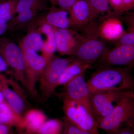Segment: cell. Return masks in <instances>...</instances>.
Returning a JSON list of instances; mask_svg holds the SVG:
<instances>
[{
	"instance_id": "6da1fadb",
	"label": "cell",
	"mask_w": 134,
	"mask_h": 134,
	"mask_svg": "<svg viewBox=\"0 0 134 134\" xmlns=\"http://www.w3.org/2000/svg\"><path fill=\"white\" fill-rule=\"evenodd\" d=\"M133 68L99 66L86 82L90 93L104 91H133Z\"/></svg>"
},
{
	"instance_id": "7a4b0ae2",
	"label": "cell",
	"mask_w": 134,
	"mask_h": 134,
	"mask_svg": "<svg viewBox=\"0 0 134 134\" xmlns=\"http://www.w3.org/2000/svg\"><path fill=\"white\" fill-rule=\"evenodd\" d=\"M134 93L129 91L122 96L109 115L97 122L98 129L106 132L120 128L125 122L134 127Z\"/></svg>"
},
{
	"instance_id": "3957f363",
	"label": "cell",
	"mask_w": 134,
	"mask_h": 134,
	"mask_svg": "<svg viewBox=\"0 0 134 134\" xmlns=\"http://www.w3.org/2000/svg\"><path fill=\"white\" fill-rule=\"evenodd\" d=\"M75 60L72 56L61 58L54 54L47 63L38 81L42 102H46L54 94L63 71Z\"/></svg>"
},
{
	"instance_id": "277c9868",
	"label": "cell",
	"mask_w": 134,
	"mask_h": 134,
	"mask_svg": "<svg viewBox=\"0 0 134 134\" xmlns=\"http://www.w3.org/2000/svg\"><path fill=\"white\" fill-rule=\"evenodd\" d=\"M126 31L121 16L115 14L113 11L102 16L97 21H92L85 30L99 38L110 41H117Z\"/></svg>"
},
{
	"instance_id": "5b68a950",
	"label": "cell",
	"mask_w": 134,
	"mask_h": 134,
	"mask_svg": "<svg viewBox=\"0 0 134 134\" xmlns=\"http://www.w3.org/2000/svg\"><path fill=\"white\" fill-rule=\"evenodd\" d=\"M0 55L12 69L16 81L26 88L23 53L18 45L8 38L0 37Z\"/></svg>"
},
{
	"instance_id": "8992f818",
	"label": "cell",
	"mask_w": 134,
	"mask_h": 134,
	"mask_svg": "<svg viewBox=\"0 0 134 134\" xmlns=\"http://www.w3.org/2000/svg\"><path fill=\"white\" fill-rule=\"evenodd\" d=\"M107 49L100 39L85 32L72 57L76 60L92 65L96 62Z\"/></svg>"
},
{
	"instance_id": "52a82bcc",
	"label": "cell",
	"mask_w": 134,
	"mask_h": 134,
	"mask_svg": "<svg viewBox=\"0 0 134 134\" xmlns=\"http://www.w3.org/2000/svg\"><path fill=\"white\" fill-rule=\"evenodd\" d=\"M63 110L64 117L80 129L91 134H100L96 121L81 106L63 99Z\"/></svg>"
},
{
	"instance_id": "ba28073f",
	"label": "cell",
	"mask_w": 134,
	"mask_h": 134,
	"mask_svg": "<svg viewBox=\"0 0 134 134\" xmlns=\"http://www.w3.org/2000/svg\"><path fill=\"white\" fill-rule=\"evenodd\" d=\"M63 86V92L60 96L63 99L81 106L95 120L91 103L90 92L83 74L77 77Z\"/></svg>"
},
{
	"instance_id": "9c48e42d",
	"label": "cell",
	"mask_w": 134,
	"mask_h": 134,
	"mask_svg": "<svg viewBox=\"0 0 134 134\" xmlns=\"http://www.w3.org/2000/svg\"><path fill=\"white\" fill-rule=\"evenodd\" d=\"M26 78V88L34 97L37 95L36 84L46 64L42 55L32 50L22 52Z\"/></svg>"
},
{
	"instance_id": "30bf717a",
	"label": "cell",
	"mask_w": 134,
	"mask_h": 134,
	"mask_svg": "<svg viewBox=\"0 0 134 134\" xmlns=\"http://www.w3.org/2000/svg\"><path fill=\"white\" fill-rule=\"evenodd\" d=\"M129 91H104L91 93L92 108L96 122L109 115L122 96Z\"/></svg>"
},
{
	"instance_id": "8fae6325",
	"label": "cell",
	"mask_w": 134,
	"mask_h": 134,
	"mask_svg": "<svg viewBox=\"0 0 134 134\" xmlns=\"http://www.w3.org/2000/svg\"><path fill=\"white\" fill-rule=\"evenodd\" d=\"M45 14H39L27 28V32L34 31L43 24L62 29H73L69 12L66 10L52 7Z\"/></svg>"
},
{
	"instance_id": "7c38bea8",
	"label": "cell",
	"mask_w": 134,
	"mask_h": 134,
	"mask_svg": "<svg viewBox=\"0 0 134 134\" xmlns=\"http://www.w3.org/2000/svg\"><path fill=\"white\" fill-rule=\"evenodd\" d=\"M0 90L5 101L17 114L23 117L27 105L23 92L19 85L12 79L0 74Z\"/></svg>"
},
{
	"instance_id": "4fadbf2b",
	"label": "cell",
	"mask_w": 134,
	"mask_h": 134,
	"mask_svg": "<svg viewBox=\"0 0 134 134\" xmlns=\"http://www.w3.org/2000/svg\"><path fill=\"white\" fill-rule=\"evenodd\" d=\"M96 62L98 66H124L133 68L134 65V46H115L107 49Z\"/></svg>"
},
{
	"instance_id": "5bb4252c",
	"label": "cell",
	"mask_w": 134,
	"mask_h": 134,
	"mask_svg": "<svg viewBox=\"0 0 134 134\" xmlns=\"http://www.w3.org/2000/svg\"><path fill=\"white\" fill-rule=\"evenodd\" d=\"M82 37L75 29L55 28L56 50L60 55L72 56Z\"/></svg>"
},
{
	"instance_id": "9a60e30c",
	"label": "cell",
	"mask_w": 134,
	"mask_h": 134,
	"mask_svg": "<svg viewBox=\"0 0 134 134\" xmlns=\"http://www.w3.org/2000/svg\"><path fill=\"white\" fill-rule=\"evenodd\" d=\"M70 18L74 27L85 29L91 22L88 5L85 0H78L70 8Z\"/></svg>"
},
{
	"instance_id": "2e32d148",
	"label": "cell",
	"mask_w": 134,
	"mask_h": 134,
	"mask_svg": "<svg viewBox=\"0 0 134 134\" xmlns=\"http://www.w3.org/2000/svg\"><path fill=\"white\" fill-rule=\"evenodd\" d=\"M23 119V129L29 133L36 134L47 120V118L44 113L41 110L31 109L25 112Z\"/></svg>"
},
{
	"instance_id": "e0dca14e",
	"label": "cell",
	"mask_w": 134,
	"mask_h": 134,
	"mask_svg": "<svg viewBox=\"0 0 134 134\" xmlns=\"http://www.w3.org/2000/svg\"><path fill=\"white\" fill-rule=\"evenodd\" d=\"M37 9L25 10L18 13L8 23L7 31L9 33H14L18 31L27 29L36 16L41 12Z\"/></svg>"
},
{
	"instance_id": "ac0fdd59",
	"label": "cell",
	"mask_w": 134,
	"mask_h": 134,
	"mask_svg": "<svg viewBox=\"0 0 134 134\" xmlns=\"http://www.w3.org/2000/svg\"><path fill=\"white\" fill-rule=\"evenodd\" d=\"M91 68V65L75 60L65 69L59 83L58 86L64 85L77 77L83 74L87 70Z\"/></svg>"
},
{
	"instance_id": "d6986e66",
	"label": "cell",
	"mask_w": 134,
	"mask_h": 134,
	"mask_svg": "<svg viewBox=\"0 0 134 134\" xmlns=\"http://www.w3.org/2000/svg\"><path fill=\"white\" fill-rule=\"evenodd\" d=\"M43 42L41 34L36 31L28 32L19 42L18 46L22 52L32 50L37 52L41 51Z\"/></svg>"
},
{
	"instance_id": "ffe728a7",
	"label": "cell",
	"mask_w": 134,
	"mask_h": 134,
	"mask_svg": "<svg viewBox=\"0 0 134 134\" xmlns=\"http://www.w3.org/2000/svg\"><path fill=\"white\" fill-rule=\"evenodd\" d=\"M88 5L91 21L97 18L112 12L109 0H85Z\"/></svg>"
},
{
	"instance_id": "44dd1931",
	"label": "cell",
	"mask_w": 134,
	"mask_h": 134,
	"mask_svg": "<svg viewBox=\"0 0 134 134\" xmlns=\"http://www.w3.org/2000/svg\"><path fill=\"white\" fill-rule=\"evenodd\" d=\"M48 0H18L16 14L25 10L37 9L42 12L50 9L47 5Z\"/></svg>"
},
{
	"instance_id": "7402d4cb",
	"label": "cell",
	"mask_w": 134,
	"mask_h": 134,
	"mask_svg": "<svg viewBox=\"0 0 134 134\" xmlns=\"http://www.w3.org/2000/svg\"><path fill=\"white\" fill-rule=\"evenodd\" d=\"M63 124L59 119L47 120L36 134H62Z\"/></svg>"
},
{
	"instance_id": "603a6c76",
	"label": "cell",
	"mask_w": 134,
	"mask_h": 134,
	"mask_svg": "<svg viewBox=\"0 0 134 134\" xmlns=\"http://www.w3.org/2000/svg\"><path fill=\"white\" fill-rule=\"evenodd\" d=\"M18 0H4L0 2V18L8 23L16 14Z\"/></svg>"
},
{
	"instance_id": "cb8c5ba5",
	"label": "cell",
	"mask_w": 134,
	"mask_h": 134,
	"mask_svg": "<svg viewBox=\"0 0 134 134\" xmlns=\"http://www.w3.org/2000/svg\"><path fill=\"white\" fill-rule=\"evenodd\" d=\"M47 39L43 42L41 51L42 57L45 60L46 63L54 55L56 50L55 33L46 36Z\"/></svg>"
},
{
	"instance_id": "d4e9b609",
	"label": "cell",
	"mask_w": 134,
	"mask_h": 134,
	"mask_svg": "<svg viewBox=\"0 0 134 134\" xmlns=\"http://www.w3.org/2000/svg\"><path fill=\"white\" fill-rule=\"evenodd\" d=\"M62 122L63 124L62 134H91L80 129L64 117L63 119Z\"/></svg>"
},
{
	"instance_id": "484cf974",
	"label": "cell",
	"mask_w": 134,
	"mask_h": 134,
	"mask_svg": "<svg viewBox=\"0 0 134 134\" xmlns=\"http://www.w3.org/2000/svg\"><path fill=\"white\" fill-rule=\"evenodd\" d=\"M134 7V0H122L120 5L113 9L115 14L121 16L125 12L133 9Z\"/></svg>"
},
{
	"instance_id": "4316f807",
	"label": "cell",
	"mask_w": 134,
	"mask_h": 134,
	"mask_svg": "<svg viewBox=\"0 0 134 134\" xmlns=\"http://www.w3.org/2000/svg\"><path fill=\"white\" fill-rule=\"evenodd\" d=\"M115 41V46H134V31H126L119 40Z\"/></svg>"
},
{
	"instance_id": "83f0119b",
	"label": "cell",
	"mask_w": 134,
	"mask_h": 134,
	"mask_svg": "<svg viewBox=\"0 0 134 134\" xmlns=\"http://www.w3.org/2000/svg\"><path fill=\"white\" fill-rule=\"evenodd\" d=\"M53 7L58 8L69 11L75 3L78 0H49Z\"/></svg>"
},
{
	"instance_id": "f1b7e54d",
	"label": "cell",
	"mask_w": 134,
	"mask_h": 134,
	"mask_svg": "<svg viewBox=\"0 0 134 134\" xmlns=\"http://www.w3.org/2000/svg\"><path fill=\"white\" fill-rule=\"evenodd\" d=\"M127 27V31H134V13L128 14L121 18Z\"/></svg>"
},
{
	"instance_id": "f546056e",
	"label": "cell",
	"mask_w": 134,
	"mask_h": 134,
	"mask_svg": "<svg viewBox=\"0 0 134 134\" xmlns=\"http://www.w3.org/2000/svg\"><path fill=\"white\" fill-rule=\"evenodd\" d=\"M105 134H134V127L128 126L123 128H119L111 132H106Z\"/></svg>"
},
{
	"instance_id": "4dcf8cb0",
	"label": "cell",
	"mask_w": 134,
	"mask_h": 134,
	"mask_svg": "<svg viewBox=\"0 0 134 134\" xmlns=\"http://www.w3.org/2000/svg\"><path fill=\"white\" fill-rule=\"evenodd\" d=\"M13 127L10 125H0V134H14Z\"/></svg>"
},
{
	"instance_id": "1f68e13d",
	"label": "cell",
	"mask_w": 134,
	"mask_h": 134,
	"mask_svg": "<svg viewBox=\"0 0 134 134\" xmlns=\"http://www.w3.org/2000/svg\"><path fill=\"white\" fill-rule=\"evenodd\" d=\"M2 124L10 125L14 126V125L12 120L7 115L0 112V125Z\"/></svg>"
},
{
	"instance_id": "d6a6232c",
	"label": "cell",
	"mask_w": 134,
	"mask_h": 134,
	"mask_svg": "<svg viewBox=\"0 0 134 134\" xmlns=\"http://www.w3.org/2000/svg\"><path fill=\"white\" fill-rule=\"evenodd\" d=\"M8 23L0 18V37L7 31Z\"/></svg>"
},
{
	"instance_id": "836d02e7",
	"label": "cell",
	"mask_w": 134,
	"mask_h": 134,
	"mask_svg": "<svg viewBox=\"0 0 134 134\" xmlns=\"http://www.w3.org/2000/svg\"><path fill=\"white\" fill-rule=\"evenodd\" d=\"M8 68L5 61L0 55V73L7 71Z\"/></svg>"
},
{
	"instance_id": "e575fe53",
	"label": "cell",
	"mask_w": 134,
	"mask_h": 134,
	"mask_svg": "<svg viewBox=\"0 0 134 134\" xmlns=\"http://www.w3.org/2000/svg\"><path fill=\"white\" fill-rule=\"evenodd\" d=\"M110 5L112 7L113 9L117 7L122 1V0H109Z\"/></svg>"
},
{
	"instance_id": "d590c367",
	"label": "cell",
	"mask_w": 134,
	"mask_h": 134,
	"mask_svg": "<svg viewBox=\"0 0 134 134\" xmlns=\"http://www.w3.org/2000/svg\"><path fill=\"white\" fill-rule=\"evenodd\" d=\"M5 98H4V96H3V94L0 90V103H2V102H4L5 101Z\"/></svg>"
},
{
	"instance_id": "8d00e7d4",
	"label": "cell",
	"mask_w": 134,
	"mask_h": 134,
	"mask_svg": "<svg viewBox=\"0 0 134 134\" xmlns=\"http://www.w3.org/2000/svg\"><path fill=\"white\" fill-rule=\"evenodd\" d=\"M18 130L19 131V134H31L27 133L23 129H18Z\"/></svg>"
},
{
	"instance_id": "74e56055",
	"label": "cell",
	"mask_w": 134,
	"mask_h": 134,
	"mask_svg": "<svg viewBox=\"0 0 134 134\" xmlns=\"http://www.w3.org/2000/svg\"><path fill=\"white\" fill-rule=\"evenodd\" d=\"M4 1V0H0V2H1L2 1Z\"/></svg>"
}]
</instances>
